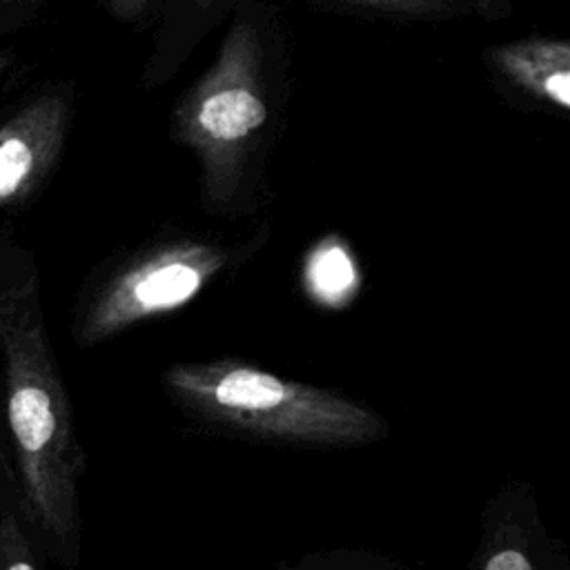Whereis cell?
<instances>
[{"instance_id": "6da1fadb", "label": "cell", "mask_w": 570, "mask_h": 570, "mask_svg": "<svg viewBox=\"0 0 570 570\" xmlns=\"http://www.w3.org/2000/svg\"><path fill=\"white\" fill-rule=\"evenodd\" d=\"M294 38L278 0H240L212 62L174 100L169 140L189 151L207 216L238 220L272 198V160L287 127Z\"/></svg>"}, {"instance_id": "7a4b0ae2", "label": "cell", "mask_w": 570, "mask_h": 570, "mask_svg": "<svg viewBox=\"0 0 570 570\" xmlns=\"http://www.w3.org/2000/svg\"><path fill=\"white\" fill-rule=\"evenodd\" d=\"M0 454L40 557L80 559L87 468L49 341L33 252L0 227Z\"/></svg>"}, {"instance_id": "3957f363", "label": "cell", "mask_w": 570, "mask_h": 570, "mask_svg": "<svg viewBox=\"0 0 570 570\" xmlns=\"http://www.w3.org/2000/svg\"><path fill=\"white\" fill-rule=\"evenodd\" d=\"M160 381L171 403L191 421L254 441L356 448L387 434V421L365 403L240 358L180 361Z\"/></svg>"}, {"instance_id": "277c9868", "label": "cell", "mask_w": 570, "mask_h": 570, "mask_svg": "<svg viewBox=\"0 0 570 570\" xmlns=\"http://www.w3.org/2000/svg\"><path fill=\"white\" fill-rule=\"evenodd\" d=\"M269 238L267 220L240 238L167 227L107 258L78 292L71 316L76 345L94 347L187 305L214 281L249 263Z\"/></svg>"}, {"instance_id": "5b68a950", "label": "cell", "mask_w": 570, "mask_h": 570, "mask_svg": "<svg viewBox=\"0 0 570 570\" xmlns=\"http://www.w3.org/2000/svg\"><path fill=\"white\" fill-rule=\"evenodd\" d=\"M76 82L47 80L0 120V214L24 209L56 174L76 116Z\"/></svg>"}, {"instance_id": "8992f818", "label": "cell", "mask_w": 570, "mask_h": 570, "mask_svg": "<svg viewBox=\"0 0 570 570\" xmlns=\"http://www.w3.org/2000/svg\"><path fill=\"white\" fill-rule=\"evenodd\" d=\"M240 0H102L107 13L127 27L149 33L140 87L147 91L169 85L196 49ZM289 2V0H278Z\"/></svg>"}, {"instance_id": "52a82bcc", "label": "cell", "mask_w": 570, "mask_h": 570, "mask_svg": "<svg viewBox=\"0 0 570 570\" xmlns=\"http://www.w3.org/2000/svg\"><path fill=\"white\" fill-rule=\"evenodd\" d=\"M468 570H568L566 550L548 534L532 485L514 481L488 499Z\"/></svg>"}, {"instance_id": "ba28073f", "label": "cell", "mask_w": 570, "mask_h": 570, "mask_svg": "<svg viewBox=\"0 0 570 570\" xmlns=\"http://www.w3.org/2000/svg\"><path fill=\"white\" fill-rule=\"evenodd\" d=\"M494 89L514 107L566 116L570 109V40L528 33L481 49Z\"/></svg>"}, {"instance_id": "9c48e42d", "label": "cell", "mask_w": 570, "mask_h": 570, "mask_svg": "<svg viewBox=\"0 0 570 570\" xmlns=\"http://www.w3.org/2000/svg\"><path fill=\"white\" fill-rule=\"evenodd\" d=\"M323 9L387 22H454L474 18L463 0H307Z\"/></svg>"}, {"instance_id": "30bf717a", "label": "cell", "mask_w": 570, "mask_h": 570, "mask_svg": "<svg viewBox=\"0 0 570 570\" xmlns=\"http://www.w3.org/2000/svg\"><path fill=\"white\" fill-rule=\"evenodd\" d=\"M40 552L20 512L7 461L0 454V570H40Z\"/></svg>"}, {"instance_id": "8fae6325", "label": "cell", "mask_w": 570, "mask_h": 570, "mask_svg": "<svg viewBox=\"0 0 570 570\" xmlns=\"http://www.w3.org/2000/svg\"><path fill=\"white\" fill-rule=\"evenodd\" d=\"M401 563L392 557L361 550V548H338L307 552L294 561H283L274 570H396Z\"/></svg>"}, {"instance_id": "7c38bea8", "label": "cell", "mask_w": 570, "mask_h": 570, "mask_svg": "<svg viewBox=\"0 0 570 570\" xmlns=\"http://www.w3.org/2000/svg\"><path fill=\"white\" fill-rule=\"evenodd\" d=\"M47 7V0H0V38L29 29Z\"/></svg>"}, {"instance_id": "4fadbf2b", "label": "cell", "mask_w": 570, "mask_h": 570, "mask_svg": "<svg viewBox=\"0 0 570 570\" xmlns=\"http://www.w3.org/2000/svg\"><path fill=\"white\" fill-rule=\"evenodd\" d=\"M463 2L470 7L474 18L497 22V20L510 18L517 11L521 0H463Z\"/></svg>"}, {"instance_id": "5bb4252c", "label": "cell", "mask_w": 570, "mask_h": 570, "mask_svg": "<svg viewBox=\"0 0 570 570\" xmlns=\"http://www.w3.org/2000/svg\"><path fill=\"white\" fill-rule=\"evenodd\" d=\"M18 62V51L13 47H0V85L4 82V78L13 71Z\"/></svg>"}]
</instances>
